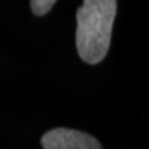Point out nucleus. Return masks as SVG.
Listing matches in <instances>:
<instances>
[{
	"instance_id": "1",
	"label": "nucleus",
	"mask_w": 149,
	"mask_h": 149,
	"mask_svg": "<svg viewBox=\"0 0 149 149\" xmlns=\"http://www.w3.org/2000/svg\"><path fill=\"white\" fill-rule=\"evenodd\" d=\"M116 13L117 0H83L78 8L76 46L85 62L96 65L106 57Z\"/></svg>"
},
{
	"instance_id": "2",
	"label": "nucleus",
	"mask_w": 149,
	"mask_h": 149,
	"mask_svg": "<svg viewBox=\"0 0 149 149\" xmlns=\"http://www.w3.org/2000/svg\"><path fill=\"white\" fill-rule=\"evenodd\" d=\"M45 149H101V143L85 132L68 128H55L41 138Z\"/></svg>"
},
{
	"instance_id": "3",
	"label": "nucleus",
	"mask_w": 149,
	"mask_h": 149,
	"mask_svg": "<svg viewBox=\"0 0 149 149\" xmlns=\"http://www.w3.org/2000/svg\"><path fill=\"white\" fill-rule=\"evenodd\" d=\"M56 0H31V10L35 15H45L55 5Z\"/></svg>"
}]
</instances>
